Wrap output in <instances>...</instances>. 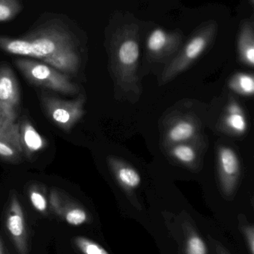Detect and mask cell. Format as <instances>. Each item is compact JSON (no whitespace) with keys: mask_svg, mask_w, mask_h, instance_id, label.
Returning a JSON list of instances; mask_svg holds the SVG:
<instances>
[{"mask_svg":"<svg viewBox=\"0 0 254 254\" xmlns=\"http://www.w3.org/2000/svg\"><path fill=\"white\" fill-rule=\"evenodd\" d=\"M0 254H2V243H1V238H0Z\"/></svg>","mask_w":254,"mask_h":254,"instance_id":"26","label":"cell"},{"mask_svg":"<svg viewBox=\"0 0 254 254\" xmlns=\"http://www.w3.org/2000/svg\"><path fill=\"white\" fill-rule=\"evenodd\" d=\"M19 134L22 150L28 155L39 152L46 146V140L29 122L24 121L19 125Z\"/></svg>","mask_w":254,"mask_h":254,"instance_id":"15","label":"cell"},{"mask_svg":"<svg viewBox=\"0 0 254 254\" xmlns=\"http://www.w3.org/2000/svg\"><path fill=\"white\" fill-rule=\"evenodd\" d=\"M21 152L7 142L0 140V158L7 161H16Z\"/></svg>","mask_w":254,"mask_h":254,"instance_id":"21","label":"cell"},{"mask_svg":"<svg viewBox=\"0 0 254 254\" xmlns=\"http://www.w3.org/2000/svg\"><path fill=\"white\" fill-rule=\"evenodd\" d=\"M181 41L182 35L179 31L168 32L156 28L150 33L146 41L148 55L153 61H164L175 53Z\"/></svg>","mask_w":254,"mask_h":254,"instance_id":"6","label":"cell"},{"mask_svg":"<svg viewBox=\"0 0 254 254\" xmlns=\"http://www.w3.org/2000/svg\"><path fill=\"white\" fill-rule=\"evenodd\" d=\"M42 103L49 119L64 131L72 129L85 115V97L83 95L72 101L43 96Z\"/></svg>","mask_w":254,"mask_h":254,"instance_id":"5","label":"cell"},{"mask_svg":"<svg viewBox=\"0 0 254 254\" xmlns=\"http://www.w3.org/2000/svg\"><path fill=\"white\" fill-rule=\"evenodd\" d=\"M223 125L228 131L237 135H242L247 131L248 122L246 115L237 101H231L227 106Z\"/></svg>","mask_w":254,"mask_h":254,"instance_id":"14","label":"cell"},{"mask_svg":"<svg viewBox=\"0 0 254 254\" xmlns=\"http://www.w3.org/2000/svg\"><path fill=\"white\" fill-rule=\"evenodd\" d=\"M170 155L177 162L187 167H194L198 158L196 149L188 143L173 145L170 149Z\"/></svg>","mask_w":254,"mask_h":254,"instance_id":"16","label":"cell"},{"mask_svg":"<svg viewBox=\"0 0 254 254\" xmlns=\"http://www.w3.org/2000/svg\"><path fill=\"white\" fill-rule=\"evenodd\" d=\"M76 246L84 254H109L101 246L88 239L77 237L75 240Z\"/></svg>","mask_w":254,"mask_h":254,"instance_id":"19","label":"cell"},{"mask_svg":"<svg viewBox=\"0 0 254 254\" xmlns=\"http://www.w3.org/2000/svg\"><path fill=\"white\" fill-rule=\"evenodd\" d=\"M30 200L36 210L40 212L46 211L47 209V201L44 195L39 191L33 190L30 192Z\"/></svg>","mask_w":254,"mask_h":254,"instance_id":"23","label":"cell"},{"mask_svg":"<svg viewBox=\"0 0 254 254\" xmlns=\"http://www.w3.org/2000/svg\"><path fill=\"white\" fill-rule=\"evenodd\" d=\"M229 88L239 95L252 96L254 93L253 75L247 73H237L230 80Z\"/></svg>","mask_w":254,"mask_h":254,"instance_id":"17","label":"cell"},{"mask_svg":"<svg viewBox=\"0 0 254 254\" xmlns=\"http://www.w3.org/2000/svg\"><path fill=\"white\" fill-rule=\"evenodd\" d=\"M0 49L10 55L38 59L67 75L76 74L80 67L76 39L59 22L46 24L19 38L0 37Z\"/></svg>","mask_w":254,"mask_h":254,"instance_id":"1","label":"cell"},{"mask_svg":"<svg viewBox=\"0 0 254 254\" xmlns=\"http://www.w3.org/2000/svg\"><path fill=\"white\" fill-rule=\"evenodd\" d=\"M246 237L249 243L251 252L254 254V234L253 228H249L246 230Z\"/></svg>","mask_w":254,"mask_h":254,"instance_id":"24","label":"cell"},{"mask_svg":"<svg viewBox=\"0 0 254 254\" xmlns=\"http://www.w3.org/2000/svg\"><path fill=\"white\" fill-rule=\"evenodd\" d=\"M16 67L33 84L65 95L79 93V87L69 75L41 61L21 58L15 61Z\"/></svg>","mask_w":254,"mask_h":254,"instance_id":"4","label":"cell"},{"mask_svg":"<svg viewBox=\"0 0 254 254\" xmlns=\"http://www.w3.org/2000/svg\"><path fill=\"white\" fill-rule=\"evenodd\" d=\"M107 164L116 182L126 192H132L139 188L142 178L134 167L113 155L107 157Z\"/></svg>","mask_w":254,"mask_h":254,"instance_id":"8","label":"cell"},{"mask_svg":"<svg viewBox=\"0 0 254 254\" xmlns=\"http://www.w3.org/2000/svg\"><path fill=\"white\" fill-rule=\"evenodd\" d=\"M65 218L70 225L78 226L86 222L87 216L83 209L75 207L67 211Z\"/></svg>","mask_w":254,"mask_h":254,"instance_id":"20","label":"cell"},{"mask_svg":"<svg viewBox=\"0 0 254 254\" xmlns=\"http://www.w3.org/2000/svg\"><path fill=\"white\" fill-rule=\"evenodd\" d=\"M217 24L207 22L192 36L177 56L167 65L160 78V85H165L187 69L209 47L216 37Z\"/></svg>","mask_w":254,"mask_h":254,"instance_id":"3","label":"cell"},{"mask_svg":"<svg viewBox=\"0 0 254 254\" xmlns=\"http://www.w3.org/2000/svg\"><path fill=\"white\" fill-rule=\"evenodd\" d=\"M19 84L14 73L10 67L0 68V103L3 105L16 110L19 103Z\"/></svg>","mask_w":254,"mask_h":254,"instance_id":"11","label":"cell"},{"mask_svg":"<svg viewBox=\"0 0 254 254\" xmlns=\"http://www.w3.org/2000/svg\"><path fill=\"white\" fill-rule=\"evenodd\" d=\"M188 254H207L204 241L198 236H192L187 242Z\"/></svg>","mask_w":254,"mask_h":254,"instance_id":"22","label":"cell"},{"mask_svg":"<svg viewBox=\"0 0 254 254\" xmlns=\"http://www.w3.org/2000/svg\"><path fill=\"white\" fill-rule=\"evenodd\" d=\"M218 168L222 190L226 195H231L237 188L241 170L238 155L232 148L228 146L219 147Z\"/></svg>","mask_w":254,"mask_h":254,"instance_id":"7","label":"cell"},{"mask_svg":"<svg viewBox=\"0 0 254 254\" xmlns=\"http://www.w3.org/2000/svg\"><path fill=\"white\" fill-rule=\"evenodd\" d=\"M140 56L138 26L124 25L112 38L110 63L115 86L125 94L140 95L137 74Z\"/></svg>","mask_w":254,"mask_h":254,"instance_id":"2","label":"cell"},{"mask_svg":"<svg viewBox=\"0 0 254 254\" xmlns=\"http://www.w3.org/2000/svg\"><path fill=\"white\" fill-rule=\"evenodd\" d=\"M6 225L9 233L16 242L17 247L21 252H23L25 250L24 249V234H25L24 215L20 204L16 197H13L10 201Z\"/></svg>","mask_w":254,"mask_h":254,"instance_id":"12","label":"cell"},{"mask_svg":"<svg viewBox=\"0 0 254 254\" xmlns=\"http://www.w3.org/2000/svg\"><path fill=\"white\" fill-rule=\"evenodd\" d=\"M22 10L19 0H0V22L13 19Z\"/></svg>","mask_w":254,"mask_h":254,"instance_id":"18","label":"cell"},{"mask_svg":"<svg viewBox=\"0 0 254 254\" xmlns=\"http://www.w3.org/2000/svg\"><path fill=\"white\" fill-rule=\"evenodd\" d=\"M0 140L10 143L20 152L22 150L19 124L15 110L0 103Z\"/></svg>","mask_w":254,"mask_h":254,"instance_id":"9","label":"cell"},{"mask_svg":"<svg viewBox=\"0 0 254 254\" xmlns=\"http://www.w3.org/2000/svg\"><path fill=\"white\" fill-rule=\"evenodd\" d=\"M239 57L242 63L253 68L254 65V33L253 22H243L237 42Z\"/></svg>","mask_w":254,"mask_h":254,"instance_id":"13","label":"cell"},{"mask_svg":"<svg viewBox=\"0 0 254 254\" xmlns=\"http://www.w3.org/2000/svg\"><path fill=\"white\" fill-rule=\"evenodd\" d=\"M215 249H216L215 250H216L217 254H230L225 250V249H224L222 246H221L220 245L218 244V243L215 244Z\"/></svg>","mask_w":254,"mask_h":254,"instance_id":"25","label":"cell"},{"mask_svg":"<svg viewBox=\"0 0 254 254\" xmlns=\"http://www.w3.org/2000/svg\"><path fill=\"white\" fill-rule=\"evenodd\" d=\"M198 125L193 119L180 118L169 127L165 134L167 146L188 143L198 135Z\"/></svg>","mask_w":254,"mask_h":254,"instance_id":"10","label":"cell"}]
</instances>
